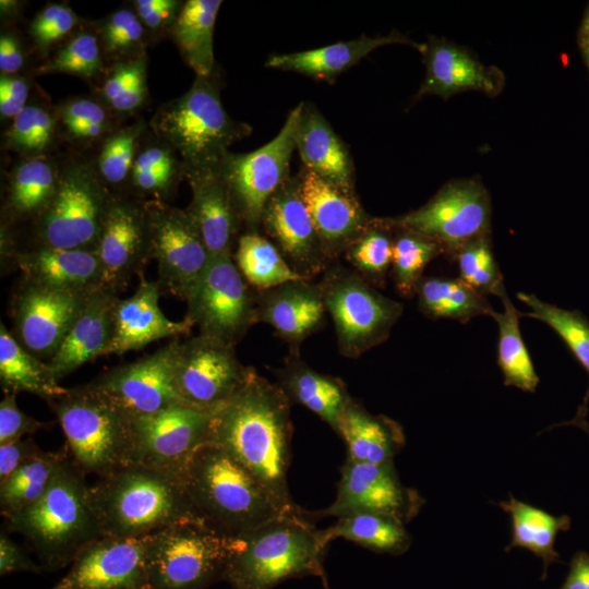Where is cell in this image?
Masks as SVG:
<instances>
[{"label":"cell","mask_w":589,"mask_h":589,"mask_svg":"<svg viewBox=\"0 0 589 589\" xmlns=\"http://www.w3.org/2000/svg\"><path fill=\"white\" fill-rule=\"evenodd\" d=\"M322 537L330 541L342 538L377 553L399 555L411 544V536L406 525L393 517L373 513H356L337 518Z\"/></svg>","instance_id":"cell-37"},{"label":"cell","mask_w":589,"mask_h":589,"mask_svg":"<svg viewBox=\"0 0 589 589\" xmlns=\"http://www.w3.org/2000/svg\"><path fill=\"white\" fill-rule=\"evenodd\" d=\"M0 382L4 393L25 392L47 402L62 396V387L47 362L27 351L0 323Z\"/></svg>","instance_id":"cell-35"},{"label":"cell","mask_w":589,"mask_h":589,"mask_svg":"<svg viewBox=\"0 0 589 589\" xmlns=\"http://www.w3.org/2000/svg\"><path fill=\"white\" fill-rule=\"evenodd\" d=\"M320 289L339 349L347 357H358L384 341L402 312L401 304L348 272L332 273Z\"/></svg>","instance_id":"cell-9"},{"label":"cell","mask_w":589,"mask_h":589,"mask_svg":"<svg viewBox=\"0 0 589 589\" xmlns=\"http://www.w3.org/2000/svg\"><path fill=\"white\" fill-rule=\"evenodd\" d=\"M303 106L290 111L272 141L247 154L227 155L219 167L238 211L251 225L262 219L269 199L287 182Z\"/></svg>","instance_id":"cell-12"},{"label":"cell","mask_w":589,"mask_h":589,"mask_svg":"<svg viewBox=\"0 0 589 589\" xmlns=\"http://www.w3.org/2000/svg\"><path fill=\"white\" fill-rule=\"evenodd\" d=\"M51 589H149L144 537L95 540Z\"/></svg>","instance_id":"cell-20"},{"label":"cell","mask_w":589,"mask_h":589,"mask_svg":"<svg viewBox=\"0 0 589 589\" xmlns=\"http://www.w3.org/2000/svg\"><path fill=\"white\" fill-rule=\"evenodd\" d=\"M245 281L231 254L211 259L184 299L185 318L201 335L235 346L259 320Z\"/></svg>","instance_id":"cell-10"},{"label":"cell","mask_w":589,"mask_h":589,"mask_svg":"<svg viewBox=\"0 0 589 589\" xmlns=\"http://www.w3.org/2000/svg\"><path fill=\"white\" fill-rule=\"evenodd\" d=\"M143 31L141 20L132 11L119 10L105 26V43L109 50H123L139 41Z\"/></svg>","instance_id":"cell-54"},{"label":"cell","mask_w":589,"mask_h":589,"mask_svg":"<svg viewBox=\"0 0 589 589\" xmlns=\"http://www.w3.org/2000/svg\"><path fill=\"white\" fill-rule=\"evenodd\" d=\"M320 578H321V580H322L323 589H330V588H329V584H328V579H327V576H326V573H325V572L321 575Z\"/></svg>","instance_id":"cell-64"},{"label":"cell","mask_w":589,"mask_h":589,"mask_svg":"<svg viewBox=\"0 0 589 589\" xmlns=\"http://www.w3.org/2000/svg\"><path fill=\"white\" fill-rule=\"evenodd\" d=\"M581 47L584 51V56L586 59V62L589 67V36H582L581 38Z\"/></svg>","instance_id":"cell-62"},{"label":"cell","mask_w":589,"mask_h":589,"mask_svg":"<svg viewBox=\"0 0 589 589\" xmlns=\"http://www.w3.org/2000/svg\"><path fill=\"white\" fill-rule=\"evenodd\" d=\"M426 75L418 96L435 94L444 98L467 91L496 92L495 74L470 57L465 50L441 41H432L422 51Z\"/></svg>","instance_id":"cell-31"},{"label":"cell","mask_w":589,"mask_h":589,"mask_svg":"<svg viewBox=\"0 0 589 589\" xmlns=\"http://www.w3.org/2000/svg\"><path fill=\"white\" fill-rule=\"evenodd\" d=\"M214 412L177 404L130 417L131 462L159 469L183 481L191 458L209 442Z\"/></svg>","instance_id":"cell-11"},{"label":"cell","mask_w":589,"mask_h":589,"mask_svg":"<svg viewBox=\"0 0 589 589\" xmlns=\"http://www.w3.org/2000/svg\"><path fill=\"white\" fill-rule=\"evenodd\" d=\"M28 89L17 77L2 75L0 79V112L2 117L15 118L25 106Z\"/></svg>","instance_id":"cell-58"},{"label":"cell","mask_w":589,"mask_h":589,"mask_svg":"<svg viewBox=\"0 0 589 589\" xmlns=\"http://www.w3.org/2000/svg\"><path fill=\"white\" fill-rule=\"evenodd\" d=\"M393 242L383 229L369 228L353 241L349 260L363 274L381 283L392 264Z\"/></svg>","instance_id":"cell-46"},{"label":"cell","mask_w":589,"mask_h":589,"mask_svg":"<svg viewBox=\"0 0 589 589\" xmlns=\"http://www.w3.org/2000/svg\"><path fill=\"white\" fill-rule=\"evenodd\" d=\"M62 120L69 132L73 136L80 137V134L88 124H105L106 113L98 104L82 99L70 103L64 108Z\"/></svg>","instance_id":"cell-55"},{"label":"cell","mask_w":589,"mask_h":589,"mask_svg":"<svg viewBox=\"0 0 589 589\" xmlns=\"http://www.w3.org/2000/svg\"><path fill=\"white\" fill-rule=\"evenodd\" d=\"M75 23V15L68 7L52 4L45 8L34 20L32 34L38 44L48 46L68 34Z\"/></svg>","instance_id":"cell-53"},{"label":"cell","mask_w":589,"mask_h":589,"mask_svg":"<svg viewBox=\"0 0 589 589\" xmlns=\"http://www.w3.org/2000/svg\"><path fill=\"white\" fill-rule=\"evenodd\" d=\"M261 220L299 273V269L308 273L322 266V242L300 195L298 181H287L275 192Z\"/></svg>","instance_id":"cell-23"},{"label":"cell","mask_w":589,"mask_h":589,"mask_svg":"<svg viewBox=\"0 0 589 589\" xmlns=\"http://www.w3.org/2000/svg\"><path fill=\"white\" fill-rule=\"evenodd\" d=\"M45 426L46 423L27 416L19 408L15 393H4L0 402V445L21 440Z\"/></svg>","instance_id":"cell-52"},{"label":"cell","mask_w":589,"mask_h":589,"mask_svg":"<svg viewBox=\"0 0 589 589\" xmlns=\"http://www.w3.org/2000/svg\"><path fill=\"white\" fill-rule=\"evenodd\" d=\"M48 405L58 418L73 460L86 474L103 478L131 462L130 417L87 384L68 388Z\"/></svg>","instance_id":"cell-8"},{"label":"cell","mask_w":589,"mask_h":589,"mask_svg":"<svg viewBox=\"0 0 589 589\" xmlns=\"http://www.w3.org/2000/svg\"><path fill=\"white\" fill-rule=\"evenodd\" d=\"M91 497L103 537L142 538L181 521H202L180 478L136 462L98 478Z\"/></svg>","instance_id":"cell-3"},{"label":"cell","mask_w":589,"mask_h":589,"mask_svg":"<svg viewBox=\"0 0 589 589\" xmlns=\"http://www.w3.org/2000/svg\"><path fill=\"white\" fill-rule=\"evenodd\" d=\"M220 0L187 1L173 25L175 38L197 76H208L214 67L213 35Z\"/></svg>","instance_id":"cell-38"},{"label":"cell","mask_w":589,"mask_h":589,"mask_svg":"<svg viewBox=\"0 0 589 589\" xmlns=\"http://www.w3.org/2000/svg\"><path fill=\"white\" fill-rule=\"evenodd\" d=\"M135 5L142 22L151 28H158L175 17L178 2L173 0H137Z\"/></svg>","instance_id":"cell-59"},{"label":"cell","mask_w":589,"mask_h":589,"mask_svg":"<svg viewBox=\"0 0 589 589\" xmlns=\"http://www.w3.org/2000/svg\"><path fill=\"white\" fill-rule=\"evenodd\" d=\"M110 204L91 172L72 169L40 214L39 247L95 250Z\"/></svg>","instance_id":"cell-13"},{"label":"cell","mask_w":589,"mask_h":589,"mask_svg":"<svg viewBox=\"0 0 589 589\" xmlns=\"http://www.w3.org/2000/svg\"><path fill=\"white\" fill-rule=\"evenodd\" d=\"M41 452L32 437L0 445V483Z\"/></svg>","instance_id":"cell-56"},{"label":"cell","mask_w":589,"mask_h":589,"mask_svg":"<svg viewBox=\"0 0 589 589\" xmlns=\"http://www.w3.org/2000/svg\"><path fill=\"white\" fill-rule=\"evenodd\" d=\"M178 345L175 338L146 357L105 371L87 386L129 417L184 404L175 383Z\"/></svg>","instance_id":"cell-17"},{"label":"cell","mask_w":589,"mask_h":589,"mask_svg":"<svg viewBox=\"0 0 589 589\" xmlns=\"http://www.w3.org/2000/svg\"><path fill=\"white\" fill-rule=\"evenodd\" d=\"M279 386L290 402L303 405L334 430L350 399L340 380L293 360L280 372Z\"/></svg>","instance_id":"cell-34"},{"label":"cell","mask_w":589,"mask_h":589,"mask_svg":"<svg viewBox=\"0 0 589 589\" xmlns=\"http://www.w3.org/2000/svg\"><path fill=\"white\" fill-rule=\"evenodd\" d=\"M416 292L421 310L433 318L468 322L493 311L486 297L461 279L432 277L421 279Z\"/></svg>","instance_id":"cell-40"},{"label":"cell","mask_w":589,"mask_h":589,"mask_svg":"<svg viewBox=\"0 0 589 589\" xmlns=\"http://www.w3.org/2000/svg\"><path fill=\"white\" fill-rule=\"evenodd\" d=\"M236 262L247 283L261 290L308 279L289 265L267 239L256 233H248L239 239Z\"/></svg>","instance_id":"cell-41"},{"label":"cell","mask_w":589,"mask_h":589,"mask_svg":"<svg viewBox=\"0 0 589 589\" xmlns=\"http://www.w3.org/2000/svg\"><path fill=\"white\" fill-rule=\"evenodd\" d=\"M144 208L149 259L157 262V283L160 289L184 301L206 269L211 255L187 211L158 202H149Z\"/></svg>","instance_id":"cell-15"},{"label":"cell","mask_w":589,"mask_h":589,"mask_svg":"<svg viewBox=\"0 0 589 589\" xmlns=\"http://www.w3.org/2000/svg\"><path fill=\"white\" fill-rule=\"evenodd\" d=\"M397 43L411 44L421 51L425 47L416 45L398 34L383 37L361 36L315 49L274 55L267 60L266 67L333 82L339 74L356 65L376 48Z\"/></svg>","instance_id":"cell-29"},{"label":"cell","mask_w":589,"mask_h":589,"mask_svg":"<svg viewBox=\"0 0 589 589\" xmlns=\"http://www.w3.org/2000/svg\"><path fill=\"white\" fill-rule=\"evenodd\" d=\"M68 448L41 452L0 483V510L4 519L34 505L47 491Z\"/></svg>","instance_id":"cell-42"},{"label":"cell","mask_w":589,"mask_h":589,"mask_svg":"<svg viewBox=\"0 0 589 589\" xmlns=\"http://www.w3.org/2000/svg\"><path fill=\"white\" fill-rule=\"evenodd\" d=\"M296 144L308 170L353 195L349 154L328 122L312 105L303 106Z\"/></svg>","instance_id":"cell-28"},{"label":"cell","mask_w":589,"mask_h":589,"mask_svg":"<svg viewBox=\"0 0 589 589\" xmlns=\"http://www.w3.org/2000/svg\"><path fill=\"white\" fill-rule=\"evenodd\" d=\"M207 77L197 76L190 91L160 108L153 121L159 136L181 154L189 173L220 167L227 148L250 132L227 115Z\"/></svg>","instance_id":"cell-7"},{"label":"cell","mask_w":589,"mask_h":589,"mask_svg":"<svg viewBox=\"0 0 589 589\" xmlns=\"http://www.w3.org/2000/svg\"><path fill=\"white\" fill-rule=\"evenodd\" d=\"M192 202L187 213L211 259L231 254L237 232V206L220 168L191 172Z\"/></svg>","instance_id":"cell-26"},{"label":"cell","mask_w":589,"mask_h":589,"mask_svg":"<svg viewBox=\"0 0 589 589\" xmlns=\"http://www.w3.org/2000/svg\"><path fill=\"white\" fill-rule=\"evenodd\" d=\"M291 435L289 398L251 368L240 388L215 410L209 442L244 466L285 514H301L288 489Z\"/></svg>","instance_id":"cell-1"},{"label":"cell","mask_w":589,"mask_h":589,"mask_svg":"<svg viewBox=\"0 0 589 589\" xmlns=\"http://www.w3.org/2000/svg\"><path fill=\"white\" fill-rule=\"evenodd\" d=\"M305 516L281 515L237 537L224 581L232 589H273L288 579L321 577L328 543Z\"/></svg>","instance_id":"cell-5"},{"label":"cell","mask_w":589,"mask_h":589,"mask_svg":"<svg viewBox=\"0 0 589 589\" xmlns=\"http://www.w3.org/2000/svg\"><path fill=\"white\" fill-rule=\"evenodd\" d=\"M582 36H589V11L587 12V15L584 21Z\"/></svg>","instance_id":"cell-63"},{"label":"cell","mask_w":589,"mask_h":589,"mask_svg":"<svg viewBox=\"0 0 589 589\" xmlns=\"http://www.w3.org/2000/svg\"><path fill=\"white\" fill-rule=\"evenodd\" d=\"M100 68V55L97 39L91 34L74 37L53 60L45 67V71H59L92 76Z\"/></svg>","instance_id":"cell-50"},{"label":"cell","mask_w":589,"mask_h":589,"mask_svg":"<svg viewBox=\"0 0 589 589\" xmlns=\"http://www.w3.org/2000/svg\"><path fill=\"white\" fill-rule=\"evenodd\" d=\"M299 192L326 249H337L358 239L369 229V220L354 196L305 169Z\"/></svg>","instance_id":"cell-25"},{"label":"cell","mask_w":589,"mask_h":589,"mask_svg":"<svg viewBox=\"0 0 589 589\" xmlns=\"http://www.w3.org/2000/svg\"><path fill=\"white\" fill-rule=\"evenodd\" d=\"M41 566L29 558L4 531L0 533V575L14 572L39 573Z\"/></svg>","instance_id":"cell-57"},{"label":"cell","mask_w":589,"mask_h":589,"mask_svg":"<svg viewBox=\"0 0 589 589\" xmlns=\"http://www.w3.org/2000/svg\"><path fill=\"white\" fill-rule=\"evenodd\" d=\"M490 218L485 189L466 180L445 185L429 203L394 225L435 241L454 255L466 243L486 236Z\"/></svg>","instance_id":"cell-14"},{"label":"cell","mask_w":589,"mask_h":589,"mask_svg":"<svg viewBox=\"0 0 589 589\" xmlns=\"http://www.w3.org/2000/svg\"><path fill=\"white\" fill-rule=\"evenodd\" d=\"M23 65V56L16 40L8 35L0 38V69L2 73H15Z\"/></svg>","instance_id":"cell-61"},{"label":"cell","mask_w":589,"mask_h":589,"mask_svg":"<svg viewBox=\"0 0 589 589\" xmlns=\"http://www.w3.org/2000/svg\"><path fill=\"white\" fill-rule=\"evenodd\" d=\"M517 298L530 309L529 312L521 313V316L532 317L549 325L563 339L589 376V321L587 317L577 310L569 311L546 303L533 293L518 292ZM588 402L589 385L576 416L552 428L574 425L588 433Z\"/></svg>","instance_id":"cell-36"},{"label":"cell","mask_w":589,"mask_h":589,"mask_svg":"<svg viewBox=\"0 0 589 589\" xmlns=\"http://www.w3.org/2000/svg\"><path fill=\"white\" fill-rule=\"evenodd\" d=\"M53 122L50 115L40 107L26 106L14 118L8 132L13 146L31 152L46 148L52 137Z\"/></svg>","instance_id":"cell-48"},{"label":"cell","mask_w":589,"mask_h":589,"mask_svg":"<svg viewBox=\"0 0 589 589\" xmlns=\"http://www.w3.org/2000/svg\"><path fill=\"white\" fill-rule=\"evenodd\" d=\"M16 267L24 280L60 291H91L100 287L101 269L95 250L38 247L17 253Z\"/></svg>","instance_id":"cell-27"},{"label":"cell","mask_w":589,"mask_h":589,"mask_svg":"<svg viewBox=\"0 0 589 589\" xmlns=\"http://www.w3.org/2000/svg\"><path fill=\"white\" fill-rule=\"evenodd\" d=\"M146 94L145 64L132 61L119 64L104 85V95L113 108L129 111L137 108Z\"/></svg>","instance_id":"cell-47"},{"label":"cell","mask_w":589,"mask_h":589,"mask_svg":"<svg viewBox=\"0 0 589 589\" xmlns=\"http://www.w3.org/2000/svg\"><path fill=\"white\" fill-rule=\"evenodd\" d=\"M101 269L100 287L118 294L149 259L145 208L111 202L95 249Z\"/></svg>","instance_id":"cell-21"},{"label":"cell","mask_w":589,"mask_h":589,"mask_svg":"<svg viewBox=\"0 0 589 589\" xmlns=\"http://www.w3.org/2000/svg\"><path fill=\"white\" fill-rule=\"evenodd\" d=\"M136 137L135 130H123L105 143L99 158V168L108 182L119 183L128 176L133 166Z\"/></svg>","instance_id":"cell-51"},{"label":"cell","mask_w":589,"mask_h":589,"mask_svg":"<svg viewBox=\"0 0 589 589\" xmlns=\"http://www.w3.org/2000/svg\"><path fill=\"white\" fill-rule=\"evenodd\" d=\"M560 589H589V553H575L569 563V570Z\"/></svg>","instance_id":"cell-60"},{"label":"cell","mask_w":589,"mask_h":589,"mask_svg":"<svg viewBox=\"0 0 589 589\" xmlns=\"http://www.w3.org/2000/svg\"><path fill=\"white\" fill-rule=\"evenodd\" d=\"M335 431L347 444V457L356 461H393L405 445V434L398 422L382 414L370 413L351 397Z\"/></svg>","instance_id":"cell-30"},{"label":"cell","mask_w":589,"mask_h":589,"mask_svg":"<svg viewBox=\"0 0 589 589\" xmlns=\"http://www.w3.org/2000/svg\"><path fill=\"white\" fill-rule=\"evenodd\" d=\"M176 164L169 152L149 147L142 152L132 166V180L136 188L147 192L166 190L176 173Z\"/></svg>","instance_id":"cell-49"},{"label":"cell","mask_w":589,"mask_h":589,"mask_svg":"<svg viewBox=\"0 0 589 589\" xmlns=\"http://www.w3.org/2000/svg\"><path fill=\"white\" fill-rule=\"evenodd\" d=\"M454 257L459 279L478 292L500 297L506 291L503 275L486 236L466 243Z\"/></svg>","instance_id":"cell-45"},{"label":"cell","mask_w":589,"mask_h":589,"mask_svg":"<svg viewBox=\"0 0 589 589\" xmlns=\"http://www.w3.org/2000/svg\"><path fill=\"white\" fill-rule=\"evenodd\" d=\"M404 231L393 242L392 265L397 289L404 296H411L421 281L425 266L443 252V249L429 238Z\"/></svg>","instance_id":"cell-44"},{"label":"cell","mask_w":589,"mask_h":589,"mask_svg":"<svg viewBox=\"0 0 589 589\" xmlns=\"http://www.w3.org/2000/svg\"><path fill=\"white\" fill-rule=\"evenodd\" d=\"M58 182L52 167L45 159L33 158L21 164L11 182V211L20 217L41 214L52 199Z\"/></svg>","instance_id":"cell-43"},{"label":"cell","mask_w":589,"mask_h":589,"mask_svg":"<svg viewBox=\"0 0 589 589\" xmlns=\"http://www.w3.org/2000/svg\"><path fill=\"white\" fill-rule=\"evenodd\" d=\"M85 476L68 449L45 494L5 519L7 529L25 539L46 570L71 565L88 544L103 537Z\"/></svg>","instance_id":"cell-2"},{"label":"cell","mask_w":589,"mask_h":589,"mask_svg":"<svg viewBox=\"0 0 589 589\" xmlns=\"http://www.w3.org/2000/svg\"><path fill=\"white\" fill-rule=\"evenodd\" d=\"M498 298L504 308L503 312L493 310L490 316L498 327L497 363L504 376V384L533 393L540 380L520 334L521 312L512 303L506 291Z\"/></svg>","instance_id":"cell-39"},{"label":"cell","mask_w":589,"mask_h":589,"mask_svg":"<svg viewBox=\"0 0 589 589\" xmlns=\"http://www.w3.org/2000/svg\"><path fill=\"white\" fill-rule=\"evenodd\" d=\"M250 370L239 362L232 345L200 334L179 341L176 388L185 405L215 411L240 388Z\"/></svg>","instance_id":"cell-16"},{"label":"cell","mask_w":589,"mask_h":589,"mask_svg":"<svg viewBox=\"0 0 589 589\" xmlns=\"http://www.w3.org/2000/svg\"><path fill=\"white\" fill-rule=\"evenodd\" d=\"M149 589H207L224 581L237 539L200 520L144 537Z\"/></svg>","instance_id":"cell-6"},{"label":"cell","mask_w":589,"mask_h":589,"mask_svg":"<svg viewBox=\"0 0 589 589\" xmlns=\"http://www.w3.org/2000/svg\"><path fill=\"white\" fill-rule=\"evenodd\" d=\"M160 286L140 275L134 293L118 299L113 310L112 334L105 356L123 354L140 350L148 344L164 338H177L192 328V323L169 320L160 310L158 301Z\"/></svg>","instance_id":"cell-22"},{"label":"cell","mask_w":589,"mask_h":589,"mask_svg":"<svg viewBox=\"0 0 589 589\" xmlns=\"http://www.w3.org/2000/svg\"><path fill=\"white\" fill-rule=\"evenodd\" d=\"M118 299V294L101 287L89 292L57 352L47 362L57 381L105 356Z\"/></svg>","instance_id":"cell-24"},{"label":"cell","mask_w":589,"mask_h":589,"mask_svg":"<svg viewBox=\"0 0 589 589\" xmlns=\"http://www.w3.org/2000/svg\"><path fill=\"white\" fill-rule=\"evenodd\" d=\"M498 506L510 516L512 539L505 551L526 549L542 560L544 578L549 566L560 561L554 543L558 532L570 528L567 515L555 516L513 496Z\"/></svg>","instance_id":"cell-33"},{"label":"cell","mask_w":589,"mask_h":589,"mask_svg":"<svg viewBox=\"0 0 589 589\" xmlns=\"http://www.w3.org/2000/svg\"><path fill=\"white\" fill-rule=\"evenodd\" d=\"M183 483L200 519L231 538L289 515L244 466L212 442L195 452Z\"/></svg>","instance_id":"cell-4"},{"label":"cell","mask_w":589,"mask_h":589,"mask_svg":"<svg viewBox=\"0 0 589 589\" xmlns=\"http://www.w3.org/2000/svg\"><path fill=\"white\" fill-rule=\"evenodd\" d=\"M91 291L52 290L23 280L12 308L13 336L27 351L48 362Z\"/></svg>","instance_id":"cell-19"},{"label":"cell","mask_w":589,"mask_h":589,"mask_svg":"<svg viewBox=\"0 0 589 589\" xmlns=\"http://www.w3.org/2000/svg\"><path fill=\"white\" fill-rule=\"evenodd\" d=\"M325 311L321 289L297 281L277 287L267 294L259 309V318L293 342L317 328Z\"/></svg>","instance_id":"cell-32"},{"label":"cell","mask_w":589,"mask_h":589,"mask_svg":"<svg viewBox=\"0 0 589 589\" xmlns=\"http://www.w3.org/2000/svg\"><path fill=\"white\" fill-rule=\"evenodd\" d=\"M424 503L417 490L401 483L393 461L373 464L347 457L340 468L335 501L312 515L338 518L373 513L406 525L419 514Z\"/></svg>","instance_id":"cell-18"}]
</instances>
